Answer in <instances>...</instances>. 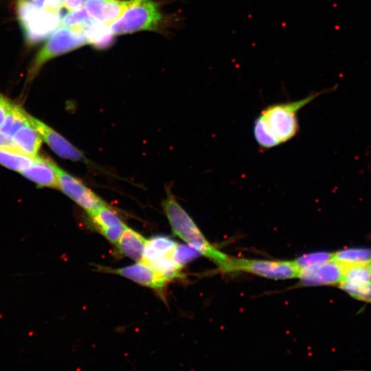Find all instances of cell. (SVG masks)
Returning <instances> with one entry per match:
<instances>
[{
    "label": "cell",
    "mask_w": 371,
    "mask_h": 371,
    "mask_svg": "<svg viewBox=\"0 0 371 371\" xmlns=\"http://www.w3.org/2000/svg\"><path fill=\"white\" fill-rule=\"evenodd\" d=\"M163 207L171 229L176 236L196 249L201 254L213 260L219 269L227 263L229 256L210 244L196 223L177 201L171 192L168 194Z\"/></svg>",
    "instance_id": "1"
},
{
    "label": "cell",
    "mask_w": 371,
    "mask_h": 371,
    "mask_svg": "<svg viewBox=\"0 0 371 371\" xmlns=\"http://www.w3.org/2000/svg\"><path fill=\"white\" fill-rule=\"evenodd\" d=\"M337 86L317 92L306 98L289 102L274 104L263 109L261 115L280 144L293 138L299 130L297 111L319 95L335 91Z\"/></svg>",
    "instance_id": "2"
},
{
    "label": "cell",
    "mask_w": 371,
    "mask_h": 371,
    "mask_svg": "<svg viewBox=\"0 0 371 371\" xmlns=\"http://www.w3.org/2000/svg\"><path fill=\"white\" fill-rule=\"evenodd\" d=\"M159 4L153 0H131L122 15L111 23L115 35L139 31H157L163 23Z\"/></svg>",
    "instance_id": "3"
},
{
    "label": "cell",
    "mask_w": 371,
    "mask_h": 371,
    "mask_svg": "<svg viewBox=\"0 0 371 371\" xmlns=\"http://www.w3.org/2000/svg\"><path fill=\"white\" fill-rule=\"evenodd\" d=\"M17 16L25 37L30 44L50 36L60 25V11H52L32 5L28 0H19Z\"/></svg>",
    "instance_id": "4"
},
{
    "label": "cell",
    "mask_w": 371,
    "mask_h": 371,
    "mask_svg": "<svg viewBox=\"0 0 371 371\" xmlns=\"http://www.w3.org/2000/svg\"><path fill=\"white\" fill-rule=\"evenodd\" d=\"M87 43L80 29L58 28L35 56L28 70V79L34 78L44 64L52 58L75 50Z\"/></svg>",
    "instance_id": "5"
},
{
    "label": "cell",
    "mask_w": 371,
    "mask_h": 371,
    "mask_svg": "<svg viewBox=\"0 0 371 371\" xmlns=\"http://www.w3.org/2000/svg\"><path fill=\"white\" fill-rule=\"evenodd\" d=\"M223 272L243 271L271 279L298 278L300 269L295 261L265 260L229 257Z\"/></svg>",
    "instance_id": "6"
},
{
    "label": "cell",
    "mask_w": 371,
    "mask_h": 371,
    "mask_svg": "<svg viewBox=\"0 0 371 371\" xmlns=\"http://www.w3.org/2000/svg\"><path fill=\"white\" fill-rule=\"evenodd\" d=\"M58 188L80 206L89 215L91 214L105 203L80 180L69 175L54 164Z\"/></svg>",
    "instance_id": "7"
},
{
    "label": "cell",
    "mask_w": 371,
    "mask_h": 371,
    "mask_svg": "<svg viewBox=\"0 0 371 371\" xmlns=\"http://www.w3.org/2000/svg\"><path fill=\"white\" fill-rule=\"evenodd\" d=\"M344 266L331 260L300 269L298 278L306 286L335 285L342 280Z\"/></svg>",
    "instance_id": "8"
},
{
    "label": "cell",
    "mask_w": 371,
    "mask_h": 371,
    "mask_svg": "<svg viewBox=\"0 0 371 371\" xmlns=\"http://www.w3.org/2000/svg\"><path fill=\"white\" fill-rule=\"evenodd\" d=\"M28 120L57 155L72 161H83L85 159L84 155L80 150L56 131L29 114Z\"/></svg>",
    "instance_id": "9"
},
{
    "label": "cell",
    "mask_w": 371,
    "mask_h": 371,
    "mask_svg": "<svg viewBox=\"0 0 371 371\" xmlns=\"http://www.w3.org/2000/svg\"><path fill=\"white\" fill-rule=\"evenodd\" d=\"M109 271L143 286L155 289H161L167 283L150 266L142 261L122 268L109 269Z\"/></svg>",
    "instance_id": "10"
},
{
    "label": "cell",
    "mask_w": 371,
    "mask_h": 371,
    "mask_svg": "<svg viewBox=\"0 0 371 371\" xmlns=\"http://www.w3.org/2000/svg\"><path fill=\"white\" fill-rule=\"evenodd\" d=\"M131 0H87L85 6L91 17L106 24L117 20Z\"/></svg>",
    "instance_id": "11"
},
{
    "label": "cell",
    "mask_w": 371,
    "mask_h": 371,
    "mask_svg": "<svg viewBox=\"0 0 371 371\" xmlns=\"http://www.w3.org/2000/svg\"><path fill=\"white\" fill-rule=\"evenodd\" d=\"M54 164L52 161L37 155L35 161L20 173L39 186L58 188Z\"/></svg>",
    "instance_id": "12"
},
{
    "label": "cell",
    "mask_w": 371,
    "mask_h": 371,
    "mask_svg": "<svg viewBox=\"0 0 371 371\" xmlns=\"http://www.w3.org/2000/svg\"><path fill=\"white\" fill-rule=\"evenodd\" d=\"M146 241L142 235L126 226L115 245L121 254L136 262H140Z\"/></svg>",
    "instance_id": "13"
},
{
    "label": "cell",
    "mask_w": 371,
    "mask_h": 371,
    "mask_svg": "<svg viewBox=\"0 0 371 371\" xmlns=\"http://www.w3.org/2000/svg\"><path fill=\"white\" fill-rule=\"evenodd\" d=\"M87 43L98 49H104L111 47L115 42L114 34L107 24L98 21L91 20L80 28Z\"/></svg>",
    "instance_id": "14"
},
{
    "label": "cell",
    "mask_w": 371,
    "mask_h": 371,
    "mask_svg": "<svg viewBox=\"0 0 371 371\" xmlns=\"http://www.w3.org/2000/svg\"><path fill=\"white\" fill-rule=\"evenodd\" d=\"M12 140L18 150L33 157L38 155L42 144L41 135L31 124L19 128Z\"/></svg>",
    "instance_id": "15"
},
{
    "label": "cell",
    "mask_w": 371,
    "mask_h": 371,
    "mask_svg": "<svg viewBox=\"0 0 371 371\" xmlns=\"http://www.w3.org/2000/svg\"><path fill=\"white\" fill-rule=\"evenodd\" d=\"M177 242L165 236H155L147 240L142 261L149 263L162 257L172 255Z\"/></svg>",
    "instance_id": "16"
},
{
    "label": "cell",
    "mask_w": 371,
    "mask_h": 371,
    "mask_svg": "<svg viewBox=\"0 0 371 371\" xmlns=\"http://www.w3.org/2000/svg\"><path fill=\"white\" fill-rule=\"evenodd\" d=\"M30 124L28 113L22 107L10 101L6 117L0 127V132L12 139L14 134L21 127Z\"/></svg>",
    "instance_id": "17"
},
{
    "label": "cell",
    "mask_w": 371,
    "mask_h": 371,
    "mask_svg": "<svg viewBox=\"0 0 371 371\" xmlns=\"http://www.w3.org/2000/svg\"><path fill=\"white\" fill-rule=\"evenodd\" d=\"M333 260L344 267L368 265L371 262V249L351 247L333 253Z\"/></svg>",
    "instance_id": "18"
},
{
    "label": "cell",
    "mask_w": 371,
    "mask_h": 371,
    "mask_svg": "<svg viewBox=\"0 0 371 371\" xmlns=\"http://www.w3.org/2000/svg\"><path fill=\"white\" fill-rule=\"evenodd\" d=\"M371 282V271L368 265H350L344 267V274L339 287L343 290L348 287L363 285Z\"/></svg>",
    "instance_id": "19"
},
{
    "label": "cell",
    "mask_w": 371,
    "mask_h": 371,
    "mask_svg": "<svg viewBox=\"0 0 371 371\" xmlns=\"http://www.w3.org/2000/svg\"><path fill=\"white\" fill-rule=\"evenodd\" d=\"M19 150L7 148H0V164L15 170L21 172L29 167L36 159Z\"/></svg>",
    "instance_id": "20"
},
{
    "label": "cell",
    "mask_w": 371,
    "mask_h": 371,
    "mask_svg": "<svg viewBox=\"0 0 371 371\" xmlns=\"http://www.w3.org/2000/svg\"><path fill=\"white\" fill-rule=\"evenodd\" d=\"M146 264L150 266L167 282L176 278L181 277V267L176 263L172 255L162 257Z\"/></svg>",
    "instance_id": "21"
},
{
    "label": "cell",
    "mask_w": 371,
    "mask_h": 371,
    "mask_svg": "<svg viewBox=\"0 0 371 371\" xmlns=\"http://www.w3.org/2000/svg\"><path fill=\"white\" fill-rule=\"evenodd\" d=\"M99 232L124 224L117 214L106 204L89 215Z\"/></svg>",
    "instance_id": "22"
},
{
    "label": "cell",
    "mask_w": 371,
    "mask_h": 371,
    "mask_svg": "<svg viewBox=\"0 0 371 371\" xmlns=\"http://www.w3.org/2000/svg\"><path fill=\"white\" fill-rule=\"evenodd\" d=\"M254 134L257 143L263 148L269 149L280 144L261 114L254 122Z\"/></svg>",
    "instance_id": "23"
},
{
    "label": "cell",
    "mask_w": 371,
    "mask_h": 371,
    "mask_svg": "<svg viewBox=\"0 0 371 371\" xmlns=\"http://www.w3.org/2000/svg\"><path fill=\"white\" fill-rule=\"evenodd\" d=\"M69 12L61 19L60 24L65 27L80 29L91 21V16L82 7Z\"/></svg>",
    "instance_id": "24"
},
{
    "label": "cell",
    "mask_w": 371,
    "mask_h": 371,
    "mask_svg": "<svg viewBox=\"0 0 371 371\" xmlns=\"http://www.w3.org/2000/svg\"><path fill=\"white\" fill-rule=\"evenodd\" d=\"M333 253L319 251L303 255L295 261L299 269L333 260Z\"/></svg>",
    "instance_id": "25"
},
{
    "label": "cell",
    "mask_w": 371,
    "mask_h": 371,
    "mask_svg": "<svg viewBox=\"0 0 371 371\" xmlns=\"http://www.w3.org/2000/svg\"><path fill=\"white\" fill-rule=\"evenodd\" d=\"M200 253L190 245H178L175 248L172 257L181 268L188 262L195 258Z\"/></svg>",
    "instance_id": "26"
},
{
    "label": "cell",
    "mask_w": 371,
    "mask_h": 371,
    "mask_svg": "<svg viewBox=\"0 0 371 371\" xmlns=\"http://www.w3.org/2000/svg\"><path fill=\"white\" fill-rule=\"evenodd\" d=\"M343 290L356 300L371 303V282L361 286L348 287Z\"/></svg>",
    "instance_id": "27"
},
{
    "label": "cell",
    "mask_w": 371,
    "mask_h": 371,
    "mask_svg": "<svg viewBox=\"0 0 371 371\" xmlns=\"http://www.w3.org/2000/svg\"><path fill=\"white\" fill-rule=\"evenodd\" d=\"M125 224L113 227L102 231L100 233L112 244L116 245L125 227Z\"/></svg>",
    "instance_id": "28"
},
{
    "label": "cell",
    "mask_w": 371,
    "mask_h": 371,
    "mask_svg": "<svg viewBox=\"0 0 371 371\" xmlns=\"http://www.w3.org/2000/svg\"><path fill=\"white\" fill-rule=\"evenodd\" d=\"M9 102L10 100L0 93V127L6 117Z\"/></svg>",
    "instance_id": "29"
},
{
    "label": "cell",
    "mask_w": 371,
    "mask_h": 371,
    "mask_svg": "<svg viewBox=\"0 0 371 371\" xmlns=\"http://www.w3.org/2000/svg\"><path fill=\"white\" fill-rule=\"evenodd\" d=\"M65 0H45L44 8L52 11H60L63 7Z\"/></svg>",
    "instance_id": "30"
},
{
    "label": "cell",
    "mask_w": 371,
    "mask_h": 371,
    "mask_svg": "<svg viewBox=\"0 0 371 371\" xmlns=\"http://www.w3.org/2000/svg\"><path fill=\"white\" fill-rule=\"evenodd\" d=\"M86 1L87 0H65L63 7L72 11L82 8Z\"/></svg>",
    "instance_id": "31"
},
{
    "label": "cell",
    "mask_w": 371,
    "mask_h": 371,
    "mask_svg": "<svg viewBox=\"0 0 371 371\" xmlns=\"http://www.w3.org/2000/svg\"><path fill=\"white\" fill-rule=\"evenodd\" d=\"M0 148H7L16 150L11 138L8 137L0 132Z\"/></svg>",
    "instance_id": "32"
},
{
    "label": "cell",
    "mask_w": 371,
    "mask_h": 371,
    "mask_svg": "<svg viewBox=\"0 0 371 371\" xmlns=\"http://www.w3.org/2000/svg\"><path fill=\"white\" fill-rule=\"evenodd\" d=\"M32 5L40 8H44L45 0H28Z\"/></svg>",
    "instance_id": "33"
},
{
    "label": "cell",
    "mask_w": 371,
    "mask_h": 371,
    "mask_svg": "<svg viewBox=\"0 0 371 371\" xmlns=\"http://www.w3.org/2000/svg\"><path fill=\"white\" fill-rule=\"evenodd\" d=\"M368 267H369V269H370V270L371 271V262L368 265Z\"/></svg>",
    "instance_id": "34"
},
{
    "label": "cell",
    "mask_w": 371,
    "mask_h": 371,
    "mask_svg": "<svg viewBox=\"0 0 371 371\" xmlns=\"http://www.w3.org/2000/svg\"><path fill=\"white\" fill-rule=\"evenodd\" d=\"M370 237L371 238V233L370 234Z\"/></svg>",
    "instance_id": "35"
}]
</instances>
